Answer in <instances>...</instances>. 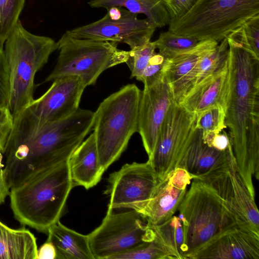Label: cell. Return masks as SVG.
Wrapping results in <instances>:
<instances>
[{
  "label": "cell",
  "instance_id": "cell-1",
  "mask_svg": "<svg viewBox=\"0 0 259 259\" xmlns=\"http://www.w3.org/2000/svg\"><path fill=\"white\" fill-rule=\"evenodd\" d=\"M94 112L79 108L67 118L46 122L29 106L13 120L3 155L10 188L35 172L68 160L93 127Z\"/></svg>",
  "mask_w": 259,
  "mask_h": 259
},
{
  "label": "cell",
  "instance_id": "cell-2",
  "mask_svg": "<svg viewBox=\"0 0 259 259\" xmlns=\"http://www.w3.org/2000/svg\"><path fill=\"white\" fill-rule=\"evenodd\" d=\"M227 39L229 92L225 124L237 171L255 197L252 178L259 179V58Z\"/></svg>",
  "mask_w": 259,
  "mask_h": 259
},
{
  "label": "cell",
  "instance_id": "cell-3",
  "mask_svg": "<svg viewBox=\"0 0 259 259\" xmlns=\"http://www.w3.org/2000/svg\"><path fill=\"white\" fill-rule=\"evenodd\" d=\"M73 188L68 160L38 171L10 189V205L22 225L47 233L60 221Z\"/></svg>",
  "mask_w": 259,
  "mask_h": 259
},
{
  "label": "cell",
  "instance_id": "cell-4",
  "mask_svg": "<svg viewBox=\"0 0 259 259\" xmlns=\"http://www.w3.org/2000/svg\"><path fill=\"white\" fill-rule=\"evenodd\" d=\"M57 49L55 40L30 33L20 20L6 40L10 85L8 108L13 120L34 101L35 75Z\"/></svg>",
  "mask_w": 259,
  "mask_h": 259
},
{
  "label": "cell",
  "instance_id": "cell-5",
  "mask_svg": "<svg viewBox=\"0 0 259 259\" xmlns=\"http://www.w3.org/2000/svg\"><path fill=\"white\" fill-rule=\"evenodd\" d=\"M141 91L128 84L106 98L94 112L93 133L101 167L105 171L138 132Z\"/></svg>",
  "mask_w": 259,
  "mask_h": 259
},
{
  "label": "cell",
  "instance_id": "cell-6",
  "mask_svg": "<svg viewBox=\"0 0 259 259\" xmlns=\"http://www.w3.org/2000/svg\"><path fill=\"white\" fill-rule=\"evenodd\" d=\"M258 14L259 0H197L183 16L170 20L168 30L219 43Z\"/></svg>",
  "mask_w": 259,
  "mask_h": 259
},
{
  "label": "cell",
  "instance_id": "cell-7",
  "mask_svg": "<svg viewBox=\"0 0 259 259\" xmlns=\"http://www.w3.org/2000/svg\"><path fill=\"white\" fill-rule=\"evenodd\" d=\"M178 210L183 226L185 259L211 238L238 223L215 190L197 179H193Z\"/></svg>",
  "mask_w": 259,
  "mask_h": 259
},
{
  "label": "cell",
  "instance_id": "cell-8",
  "mask_svg": "<svg viewBox=\"0 0 259 259\" xmlns=\"http://www.w3.org/2000/svg\"><path fill=\"white\" fill-rule=\"evenodd\" d=\"M57 44L59 53L56 64L44 82L75 75L85 87L94 85L104 71L125 63L129 56V51L118 49L117 43L78 38L69 30Z\"/></svg>",
  "mask_w": 259,
  "mask_h": 259
},
{
  "label": "cell",
  "instance_id": "cell-9",
  "mask_svg": "<svg viewBox=\"0 0 259 259\" xmlns=\"http://www.w3.org/2000/svg\"><path fill=\"white\" fill-rule=\"evenodd\" d=\"M95 259H111L153 241L152 226L134 209L120 213L107 210L101 225L88 235Z\"/></svg>",
  "mask_w": 259,
  "mask_h": 259
},
{
  "label": "cell",
  "instance_id": "cell-10",
  "mask_svg": "<svg viewBox=\"0 0 259 259\" xmlns=\"http://www.w3.org/2000/svg\"><path fill=\"white\" fill-rule=\"evenodd\" d=\"M196 114L174 101L161 125L155 150L148 161L160 179L180 167L196 126Z\"/></svg>",
  "mask_w": 259,
  "mask_h": 259
},
{
  "label": "cell",
  "instance_id": "cell-11",
  "mask_svg": "<svg viewBox=\"0 0 259 259\" xmlns=\"http://www.w3.org/2000/svg\"><path fill=\"white\" fill-rule=\"evenodd\" d=\"M107 10L99 20L69 30V32L78 38L125 44L131 50L150 41L157 27L147 18L139 19L138 14L122 7Z\"/></svg>",
  "mask_w": 259,
  "mask_h": 259
},
{
  "label": "cell",
  "instance_id": "cell-12",
  "mask_svg": "<svg viewBox=\"0 0 259 259\" xmlns=\"http://www.w3.org/2000/svg\"><path fill=\"white\" fill-rule=\"evenodd\" d=\"M196 179L215 190L239 224L259 233V212L255 197L237 171L233 152L226 162Z\"/></svg>",
  "mask_w": 259,
  "mask_h": 259
},
{
  "label": "cell",
  "instance_id": "cell-13",
  "mask_svg": "<svg viewBox=\"0 0 259 259\" xmlns=\"http://www.w3.org/2000/svg\"><path fill=\"white\" fill-rule=\"evenodd\" d=\"M161 179L150 162L126 164L108 179L105 193L109 197L107 210L132 209L149 200Z\"/></svg>",
  "mask_w": 259,
  "mask_h": 259
},
{
  "label": "cell",
  "instance_id": "cell-14",
  "mask_svg": "<svg viewBox=\"0 0 259 259\" xmlns=\"http://www.w3.org/2000/svg\"><path fill=\"white\" fill-rule=\"evenodd\" d=\"M258 259L259 233L236 223L217 234L186 259Z\"/></svg>",
  "mask_w": 259,
  "mask_h": 259
},
{
  "label": "cell",
  "instance_id": "cell-15",
  "mask_svg": "<svg viewBox=\"0 0 259 259\" xmlns=\"http://www.w3.org/2000/svg\"><path fill=\"white\" fill-rule=\"evenodd\" d=\"M173 101L164 75L153 83L144 86L141 91L138 132L148 158L153 153L161 125Z\"/></svg>",
  "mask_w": 259,
  "mask_h": 259
},
{
  "label": "cell",
  "instance_id": "cell-16",
  "mask_svg": "<svg viewBox=\"0 0 259 259\" xmlns=\"http://www.w3.org/2000/svg\"><path fill=\"white\" fill-rule=\"evenodd\" d=\"M52 82L50 88L29 106L46 122L61 120L75 113L85 88L82 80L75 75L63 76Z\"/></svg>",
  "mask_w": 259,
  "mask_h": 259
},
{
  "label": "cell",
  "instance_id": "cell-17",
  "mask_svg": "<svg viewBox=\"0 0 259 259\" xmlns=\"http://www.w3.org/2000/svg\"><path fill=\"white\" fill-rule=\"evenodd\" d=\"M218 44L212 40H201L193 50L168 59L164 75L176 103L180 104L195 85L199 60Z\"/></svg>",
  "mask_w": 259,
  "mask_h": 259
},
{
  "label": "cell",
  "instance_id": "cell-18",
  "mask_svg": "<svg viewBox=\"0 0 259 259\" xmlns=\"http://www.w3.org/2000/svg\"><path fill=\"white\" fill-rule=\"evenodd\" d=\"M187 191L175 185L168 174L160 180L150 198L132 209L141 214L151 226L161 224L178 210Z\"/></svg>",
  "mask_w": 259,
  "mask_h": 259
},
{
  "label": "cell",
  "instance_id": "cell-19",
  "mask_svg": "<svg viewBox=\"0 0 259 259\" xmlns=\"http://www.w3.org/2000/svg\"><path fill=\"white\" fill-rule=\"evenodd\" d=\"M228 92V65L220 72L195 85L179 104L196 114L217 106L223 107L225 110Z\"/></svg>",
  "mask_w": 259,
  "mask_h": 259
},
{
  "label": "cell",
  "instance_id": "cell-20",
  "mask_svg": "<svg viewBox=\"0 0 259 259\" xmlns=\"http://www.w3.org/2000/svg\"><path fill=\"white\" fill-rule=\"evenodd\" d=\"M68 163L73 187L80 186L89 189L100 182L105 171L100 164L93 132L73 151Z\"/></svg>",
  "mask_w": 259,
  "mask_h": 259
},
{
  "label": "cell",
  "instance_id": "cell-21",
  "mask_svg": "<svg viewBox=\"0 0 259 259\" xmlns=\"http://www.w3.org/2000/svg\"><path fill=\"white\" fill-rule=\"evenodd\" d=\"M232 152L231 144L221 151L204 143L202 131L196 125L180 167L196 179L226 162Z\"/></svg>",
  "mask_w": 259,
  "mask_h": 259
},
{
  "label": "cell",
  "instance_id": "cell-22",
  "mask_svg": "<svg viewBox=\"0 0 259 259\" xmlns=\"http://www.w3.org/2000/svg\"><path fill=\"white\" fill-rule=\"evenodd\" d=\"M47 234V240L56 248V259H95L88 235L67 228L60 221L49 228Z\"/></svg>",
  "mask_w": 259,
  "mask_h": 259
},
{
  "label": "cell",
  "instance_id": "cell-23",
  "mask_svg": "<svg viewBox=\"0 0 259 259\" xmlns=\"http://www.w3.org/2000/svg\"><path fill=\"white\" fill-rule=\"evenodd\" d=\"M36 238L28 230L13 229L0 221V259H36Z\"/></svg>",
  "mask_w": 259,
  "mask_h": 259
},
{
  "label": "cell",
  "instance_id": "cell-24",
  "mask_svg": "<svg viewBox=\"0 0 259 259\" xmlns=\"http://www.w3.org/2000/svg\"><path fill=\"white\" fill-rule=\"evenodd\" d=\"M88 5L106 10L122 7L135 14H144L157 28L168 25L170 20L165 0H91Z\"/></svg>",
  "mask_w": 259,
  "mask_h": 259
},
{
  "label": "cell",
  "instance_id": "cell-25",
  "mask_svg": "<svg viewBox=\"0 0 259 259\" xmlns=\"http://www.w3.org/2000/svg\"><path fill=\"white\" fill-rule=\"evenodd\" d=\"M151 226L172 258L185 259L184 230L179 217L174 215L164 223Z\"/></svg>",
  "mask_w": 259,
  "mask_h": 259
},
{
  "label": "cell",
  "instance_id": "cell-26",
  "mask_svg": "<svg viewBox=\"0 0 259 259\" xmlns=\"http://www.w3.org/2000/svg\"><path fill=\"white\" fill-rule=\"evenodd\" d=\"M220 42L208 50L199 60L195 85L228 66L229 54L228 40L226 37Z\"/></svg>",
  "mask_w": 259,
  "mask_h": 259
},
{
  "label": "cell",
  "instance_id": "cell-27",
  "mask_svg": "<svg viewBox=\"0 0 259 259\" xmlns=\"http://www.w3.org/2000/svg\"><path fill=\"white\" fill-rule=\"evenodd\" d=\"M200 41L195 38L178 35L168 30L161 33L154 42L159 53L170 59L193 50Z\"/></svg>",
  "mask_w": 259,
  "mask_h": 259
},
{
  "label": "cell",
  "instance_id": "cell-28",
  "mask_svg": "<svg viewBox=\"0 0 259 259\" xmlns=\"http://www.w3.org/2000/svg\"><path fill=\"white\" fill-rule=\"evenodd\" d=\"M226 37L259 58V14L247 20Z\"/></svg>",
  "mask_w": 259,
  "mask_h": 259
},
{
  "label": "cell",
  "instance_id": "cell-29",
  "mask_svg": "<svg viewBox=\"0 0 259 259\" xmlns=\"http://www.w3.org/2000/svg\"><path fill=\"white\" fill-rule=\"evenodd\" d=\"M25 0H0V44L4 46L16 24Z\"/></svg>",
  "mask_w": 259,
  "mask_h": 259
},
{
  "label": "cell",
  "instance_id": "cell-30",
  "mask_svg": "<svg viewBox=\"0 0 259 259\" xmlns=\"http://www.w3.org/2000/svg\"><path fill=\"white\" fill-rule=\"evenodd\" d=\"M196 115V125L201 130L202 137L208 134H219L227 128L225 110L222 106L212 107Z\"/></svg>",
  "mask_w": 259,
  "mask_h": 259
},
{
  "label": "cell",
  "instance_id": "cell-31",
  "mask_svg": "<svg viewBox=\"0 0 259 259\" xmlns=\"http://www.w3.org/2000/svg\"><path fill=\"white\" fill-rule=\"evenodd\" d=\"M171 256L160 241L155 239L138 248L113 256L111 259H170Z\"/></svg>",
  "mask_w": 259,
  "mask_h": 259
},
{
  "label": "cell",
  "instance_id": "cell-32",
  "mask_svg": "<svg viewBox=\"0 0 259 259\" xmlns=\"http://www.w3.org/2000/svg\"><path fill=\"white\" fill-rule=\"evenodd\" d=\"M156 47L154 41H149L145 45L129 51V56L125 63L131 72V77L137 80L141 75L151 58L156 52Z\"/></svg>",
  "mask_w": 259,
  "mask_h": 259
},
{
  "label": "cell",
  "instance_id": "cell-33",
  "mask_svg": "<svg viewBox=\"0 0 259 259\" xmlns=\"http://www.w3.org/2000/svg\"><path fill=\"white\" fill-rule=\"evenodd\" d=\"M168 59L160 53L155 52L137 80L142 81L144 86L156 82L164 75V68Z\"/></svg>",
  "mask_w": 259,
  "mask_h": 259
},
{
  "label": "cell",
  "instance_id": "cell-34",
  "mask_svg": "<svg viewBox=\"0 0 259 259\" xmlns=\"http://www.w3.org/2000/svg\"><path fill=\"white\" fill-rule=\"evenodd\" d=\"M10 74L4 46L0 44V107L8 108L10 97Z\"/></svg>",
  "mask_w": 259,
  "mask_h": 259
},
{
  "label": "cell",
  "instance_id": "cell-35",
  "mask_svg": "<svg viewBox=\"0 0 259 259\" xmlns=\"http://www.w3.org/2000/svg\"><path fill=\"white\" fill-rule=\"evenodd\" d=\"M197 0H165V6L170 20L178 19L186 13Z\"/></svg>",
  "mask_w": 259,
  "mask_h": 259
},
{
  "label": "cell",
  "instance_id": "cell-36",
  "mask_svg": "<svg viewBox=\"0 0 259 259\" xmlns=\"http://www.w3.org/2000/svg\"><path fill=\"white\" fill-rule=\"evenodd\" d=\"M13 118L11 112L0 116V150L4 154L11 135Z\"/></svg>",
  "mask_w": 259,
  "mask_h": 259
},
{
  "label": "cell",
  "instance_id": "cell-37",
  "mask_svg": "<svg viewBox=\"0 0 259 259\" xmlns=\"http://www.w3.org/2000/svg\"><path fill=\"white\" fill-rule=\"evenodd\" d=\"M3 158V154L0 150V204L5 202L6 198L9 195L10 191L5 176Z\"/></svg>",
  "mask_w": 259,
  "mask_h": 259
},
{
  "label": "cell",
  "instance_id": "cell-38",
  "mask_svg": "<svg viewBox=\"0 0 259 259\" xmlns=\"http://www.w3.org/2000/svg\"><path fill=\"white\" fill-rule=\"evenodd\" d=\"M57 252L53 244L48 240L37 249L36 259H56Z\"/></svg>",
  "mask_w": 259,
  "mask_h": 259
},
{
  "label": "cell",
  "instance_id": "cell-39",
  "mask_svg": "<svg viewBox=\"0 0 259 259\" xmlns=\"http://www.w3.org/2000/svg\"><path fill=\"white\" fill-rule=\"evenodd\" d=\"M213 138L210 146L221 151L226 150L231 144L229 136L223 130Z\"/></svg>",
  "mask_w": 259,
  "mask_h": 259
},
{
  "label": "cell",
  "instance_id": "cell-40",
  "mask_svg": "<svg viewBox=\"0 0 259 259\" xmlns=\"http://www.w3.org/2000/svg\"><path fill=\"white\" fill-rule=\"evenodd\" d=\"M10 112L8 108L0 107V116Z\"/></svg>",
  "mask_w": 259,
  "mask_h": 259
}]
</instances>
